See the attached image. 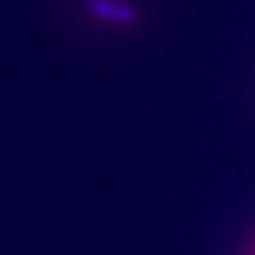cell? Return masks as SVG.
I'll return each mask as SVG.
<instances>
[{
    "label": "cell",
    "mask_w": 255,
    "mask_h": 255,
    "mask_svg": "<svg viewBox=\"0 0 255 255\" xmlns=\"http://www.w3.org/2000/svg\"><path fill=\"white\" fill-rule=\"evenodd\" d=\"M90 11L96 19L113 28H130L138 19L136 6L128 0H92Z\"/></svg>",
    "instance_id": "cell-1"
}]
</instances>
